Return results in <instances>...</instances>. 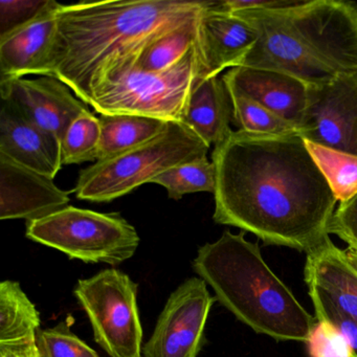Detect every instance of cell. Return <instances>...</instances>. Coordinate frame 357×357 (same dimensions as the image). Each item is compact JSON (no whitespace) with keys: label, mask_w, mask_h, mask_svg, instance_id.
<instances>
[{"label":"cell","mask_w":357,"mask_h":357,"mask_svg":"<svg viewBox=\"0 0 357 357\" xmlns=\"http://www.w3.org/2000/svg\"><path fill=\"white\" fill-rule=\"evenodd\" d=\"M193 268L216 300L256 333L278 342H308L317 317L269 268L258 243L248 241L244 231H225L217 241L204 244Z\"/></svg>","instance_id":"cell-4"},{"label":"cell","mask_w":357,"mask_h":357,"mask_svg":"<svg viewBox=\"0 0 357 357\" xmlns=\"http://www.w3.org/2000/svg\"><path fill=\"white\" fill-rule=\"evenodd\" d=\"M202 68L199 43L169 70L151 73L135 66L99 89L89 105L100 116L137 114L183 123Z\"/></svg>","instance_id":"cell-6"},{"label":"cell","mask_w":357,"mask_h":357,"mask_svg":"<svg viewBox=\"0 0 357 357\" xmlns=\"http://www.w3.org/2000/svg\"><path fill=\"white\" fill-rule=\"evenodd\" d=\"M306 344L311 357H350L344 338L327 324L317 321Z\"/></svg>","instance_id":"cell-29"},{"label":"cell","mask_w":357,"mask_h":357,"mask_svg":"<svg viewBox=\"0 0 357 357\" xmlns=\"http://www.w3.org/2000/svg\"><path fill=\"white\" fill-rule=\"evenodd\" d=\"M55 3L53 0H1L0 36L32 22Z\"/></svg>","instance_id":"cell-27"},{"label":"cell","mask_w":357,"mask_h":357,"mask_svg":"<svg viewBox=\"0 0 357 357\" xmlns=\"http://www.w3.org/2000/svg\"><path fill=\"white\" fill-rule=\"evenodd\" d=\"M306 146L340 204L357 195V155L310 142Z\"/></svg>","instance_id":"cell-22"},{"label":"cell","mask_w":357,"mask_h":357,"mask_svg":"<svg viewBox=\"0 0 357 357\" xmlns=\"http://www.w3.org/2000/svg\"><path fill=\"white\" fill-rule=\"evenodd\" d=\"M234 14L258 33L239 68L277 70L307 85L357 73V3L298 0L286 7Z\"/></svg>","instance_id":"cell-3"},{"label":"cell","mask_w":357,"mask_h":357,"mask_svg":"<svg viewBox=\"0 0 357 357\" xmlns=\"http://www.w3.org/2000/svg\"><path fill=\"white\" fill-rule=\"evenodd\" d=\"M101 125L93 112L74 121L61 139L62 164L79 165L98 162Z\"/></svg>","instance_id":"cell-25"},{"label":"cell","mask_w":357,"mask_h":357,"mask_svg":"<svg viewBox=\"0 0 357 357\" xmlns=\"http://www.w3.org/2000/svg\"><path fill=\"white\" fill-rule=\"evenodd\" d=\"M257 40L258 33L248 20L227 11L222 1H213L200 20L202 79L239 68Z\"/></svg>","instance_id":"cell-14"},{"label":"cell","mask_w":357,"mask_h":357,"mask_svg":"<svg viewBox=\"0 0 357 357\" xmlns=\"http://www.w3.org/2000/svg\"><path fill=\"white\" fill-rule=\"evenodd\" d=\"M294 0H225L222 1L223 7L231 12L246 11V10L275 9V8L286 7Z\"/></svg>","instance_id":"cell-31"},{"label":"cell","mask_w":357,"mask_h":357,"mask_svg":"<svg viewBox=\"0 0 357 357\" xmlns=\"http://www.w3.org/2000/svg\"><path fill=\"white\" fill-rule=\"evenodd\" d=\"M234 108V124L239 130L257 135H287L298 133L294 124L277 116L245 96L229 91Z\"/></svg>","instance_id":"cell-24"},{"label":"cell","mask_w":357,"mask_h":357,"mask_svg":"<svg viewBox=\"0 0 357 357\" xmlns=\"http://www.w3.org/2000/svg\"><path fill=\"white\" fill-rule=\"evenodd\" d=\"M59 6L54 3L32 22L0 36V82L28 75L49 76Z\"/></svg>","instance_id":"cell-13"},{"label":"cell","mask_w":357,"mask_h":357,"mask_svg":"<svg viewBox=\"0 0 357 357\" xmlns=\"http://www.w3.org/2000/svg\"><path fill=\"white\" fill-rule=\"evenodd\" d=\"M202 17L171 31L151 43L142 54L137 68L145 72H162L178 63L192 47L199 43Z\"/></svg>","instance_id":"cell-21"},{"label":"cell","mask_w":357,"mask_h":357,"mask_svg":"<svg viewBox=\"0 0 357 357\" xmlns=\"http://www.w3.org/2000/svg\"><path fill=\"white\" fill-rule=\"evenodd\" d=\"M137 284L109 268L79 280L75 296L86 312L96 342L110 357H142L143 328L137 309Z\"/></svg>","instance_id":"cell-8"},{"label":"cell","mask_w":357,"mask_h":357,"mask_svg":"<svg viewBox=\"0 0 357 357\" xmlns=\"http://www.w3.org/2000/svg\"><path fill=\"white\" fill-rule=\"evenodd\" d=\"M329 234L348 244L349 250L357 254V195L340 204L330 223Z\"/></svg>","instance_id":"cell-30"},{"label":"cell","mask_w":357,"mask_h":357,"mask_svg":"<svg viewBox=\"0 0 357 357\" xmlns=\"http://www.w3.org/2000/svg\"><path fill=\"white\" fill-rule=\"evenodd\" d=\"M210 147L181 122H171L155 139L79 173L74 192L91 202L122 197L179 165L206 158Z\"/></svg>","instance_id":"cell-5"},{"label":"cell","mask_w":357,"mask_h":357,"mask_svg":"<svg viewBox=\"0 0 357 357\" xmlns=\"http://www.w3.org/2000/svg\"><path fill=\"white\" fill-rule=\"evenodd\" d=\"M206 285L200 278H190L171 294L153 334L143 346L144 357H197L216 300Z\"/></svg>","instance_id":"cell-10"},{"label":"cell","mask_w":357,"mask_h":357,"mask_svg":"<svg viewBox=\"0 0 357 357\" xmlns=\"http://www.w3.org/2000/svg\"><path fill=\"white\" fill-rule=\"evenodd\" d=\"M0 357H40L37 349L36 338L0 342Z\"/></svg>","instance_id":"cell-32"},{"label":"cell","mask_w":357,"mask_h":357,"mask_svg":"<svg viewBox=\"0 0 357 357\" xmlns=\"http://www.w3.org/2000/svg\"><path fill=\"white\" fill-rule=\"evenodd\" d=\"M1 100L10 102L26 120L63 137L73 122L91 110L72 89L51 76L0 82Z\"/></svg>","instance_id":"cell-11"},{"label":"cell","mask_w":357,"mask_h":357,"mask_svg":"<svg viewBox=\"0 0 357 357\" xmlns=\"http://www.w3.org/2000/svg\"><path fill=\"white\" fill-rule=\"evenodd\" d=\"M151 183L162 185L169 198L179 200L188 194L216 190V168L208 156L174 167L154 178Z\"/></svg>","instance_id":"cell-23"},{"label":"cell","mask_w":357,"mask_h":357,"mask_svg":"<svg viewBox=\"0 0 357 357\" xmlns=\"http://www.w3.org/2000/svg\"><path fill=\"white\" fill-rule=\"evenodd\" d=\"M183 123L208 147L225 143L234 130L231 95L220 77L200 79L196 83L185 109Z\"/></svg>","instance_id":"cell-18"},{"label":"cell","mask_w":357,"mask_h":357,"mask_svg":"<svg viewBox=\"0 0 357 357\" xmlns=\"http://www.w3.org/2000/svg\"><path fill=\"white\" fill-rule=\"evenodd\" d=\"M304 275L310 298L357 319V271L331 239L307 254Z\"/></svg>","instance_id":"cell-17"},{"label":"cell","mask_w":357,"mask_h":357,"mask_svg":"<svg viewBox=\"0 0 357 357\" xmlns=\"http://www.w3.org/2000/svg\"><path fill=\"white\" fill-rule=\"evenodd\" d=\"M26 238L85 263L120 265L139 245L137 229L119 213H99L68 206L26 222Z\"/></svg>","instance_id":"cell-7"},{"label":"cell","mask_w":357,"mask_h":357,"mask_svg":"<svg viewBox=\"0 0 357 357\" xmlns=\"http://www.w3.org/2000/svg\"><path fill=\"white\" fill-rule=\"evenodd\" d=\"M222 78L229 91L245 96L298 127L308 93V85L303 81L258 68H231Z\"/></svg>","instance_id":"cell-16"},{"label":"cell","mask_w":357,"mask_h":357,"mask_svg":"<svg viewBox=\"0 0 357 357\" xmlns=\"http://www.w3.org/2000/svg\"><path fill=\"white\" fill-rule=\"evenodd\" d=\"M296 129L306 142L357 155V73L308 85Z\"/></svg>","instance_id":"cell-9"},{"label":"cell","mask_w":357,"mask_h":357,"mask_svg":"<svg viewBox=\"0 0 357 357\" xmlns=\"http://www.w3.org/2000/svg\"><path fill=\"white\" fill-rule=\"evenodd\" d=\"M36 344L40 357H100L70 330L68 321L50 329L38 330Z\"/></svg>","instance_id":"cell-26"},{"label":"cell","mask_w":357,"mask_h":357,"mask_svg":"<svg viewBox=\"0 0 357 357\" xmlns=\"http://www.w3.org/2000/svg\"><path fill=\"white\" fill-rule=\"evenodd\" d=\"M36 306L24 294L18 282L0 284V342L36 338L40 327Z\"/></svg>","instance_id":"cell-20"},{"label":"cell","mask_w":357,"mask_h":357,"mask_svg":"<svg viewBox=\"0 0 357 357\" xmlns=\"http://www.w3.org/2000/svg\"><path fill=\"white\" fill-rule=\"evenodd\" d=\"M70 193L54 179L0 156V219L45 218L68 206Z\"/></svg>","instance_id":"cell-12"},{"label":"cell","mask_w":357,"mask_h":357,"mask_svg":"<svg viewBox=\"0 0 357 357\" xmlns=\"http://www.w3.org/2000/svg\"><path fill=\"white\" fill-rule=\"evenodd\" d=\"M310 298L314 306L317 321L327 324L337 332L346 342L350 357H357V319L338 312L319 298Z\"/></svg>","instance_id":"cell-28"},{"label":"cell","mask_w":357,"mask_h":357,"mask_svg":"<svg viewBox=\"0 0 357 357\" xmlns=\"http://www.w3.org/2000/svg\"><path fill=\"white\" fill-rule=\"evenodd\" d=\"M344 256H346L347 260L348 262L354 267L355 271H357V254L355 252H351V250H344Z\"/></svg>","instance_id":"cell-33"},{"label":"cell","mask_w":357,"mask_h":357,"mask_svg":"<svg viewBox=\"0 0 357 357\" xmlns=\"http://www.w3.org/2000/svg\"><path fill=\"white\" fill-rule=\"evenodd\" d=\"M212 160L215 222L306 254L330 239L337 199L298 133L233 131Z\"/></svg>","instance_id":"cell-1"},{"label":"cell","mask_w":357,"mask_h":357,"mask_svg":"<svg viewBox=\"0 0 357 357\" xmlns=\"http://www.w3.org/2000/svg\"><path fill=\"white\" fill-rule=\"evenodd\" d=\"M213 1H82L58 8L49 76L89 105L95 93L135 68L160 37L199 20Z\"/></svg>","instance_id":"cell-2"},{"label":"cell","mask_w":357,"mask_h":357,"mask_svg":"<svg viewBox=\"0 0 357 357\" xmlns=\"http://www.w3.org/2000/svg\"><path fill=\"white\" fill-rule=\"evenodd\" d=\"M0 156L52 179L63 166L61 139L26 120L6 100L0 112Z\"/></svg>","instance_id":"cell-15"},{"label":"cell","mask_w":357,"mask_h":357,"mask_svg":"<svg viewBox=\"0 0 357 357\" xmlns=\"http://www.w3.org/2000/svg\"><path fill=\"white\" fill-rule=\"evenodd\" d=\"M101 139L98 162L139 147L167 130L171 122L137 116V114H108L100 116Z\"/></svg>","instance_id":"cell-19"}]
</instances>
